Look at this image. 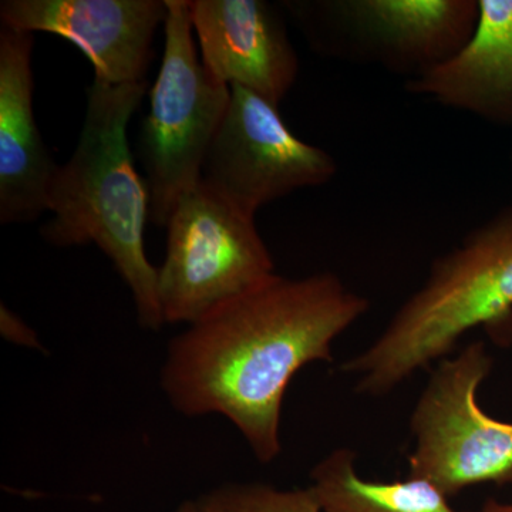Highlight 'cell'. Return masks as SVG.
<instances>
[{
	"label": "cell",
	"instance_id": "3957f363",
	"mask_svg": "<svg viewBox=\"0 0 512 512\" xmlns=\"http://www.w3.org/2000/svg\"><path fill=\"white\" fill-rule=\"evenodd\" d=\"M477 328L498 345L512 343V207L439 256L382 333L342 370L356 377L360 394L383 397L446 359Z\"/></svg>",
	"mask_w": 512,
	"mask_h": 512
},
{
	"label": "cell",
	"instance_id": "2e32d148",
	"mask_svg": "<svg viewBox=\"0 0 512 512\" xmlns=\"http://www.w3.org/2000/svg\"><path fill=\"white\" fill-rule=\"evenodd\" d=\"M485 505H487L490 512H512V503H500V501L493 500V498L488 500Z\"/></svg>",
	"mask_w": 512,
	"mask_h": 512
},
{
	"label": "cell",
	"instance_id": "ba28073f",
	"mask_svg": "<svg viewBox=\"0 0 512 512\" xmlns=\"http://www.w3.org/2000/svg\"><path fill=\"white\" fill-rule=\"evenodd\" d=\"M338 165L322 148L286 126L279 106L241 86L231 100L202 168V183L247 214L335 177Z\"/></svg>",
	"mask_w": 512,
	"mask_h": 512
},
{
	"label": "cell",
	"instance_id": "9a60e30c",
	"mask_svg": "<svg viewBox=\"0 0 512 512\" xmlns=\"http://www.w3.org/2000/svg\"><path fill=\"white\" fill-rule=\"evenodd\" d=\"M0 333L3 339L15 343V345L25 346V348L39 350L43 352L45 346L40 342L39 336L35 330L30 328L18 313L9 309L5 303L0 305Z\"/></svg>",
	"mask_w": 512,
	"mask_h": 512
},
{
	"label": "cell",
	"instance_id": "5bb4252c",
	"mask_svg": "<svg viewBox=\"0 0 512 512\" xmlns=\"http://www.w3.org/2000/svg\"><path fill=\"white\" fill-rule=\"evenodd\" d=\"M202 512H322L311 488L279 490L262 483H232L197 498Z\"/></svg>",
	"mask_w": 512,
	"mask_h": 512
},
{
	"label": "cell",
	"instance_id": "e0dca14e",
	"mask_svg": "<svg viewBox=\"0 0 512 512\" xmlns=\"http://www.w3.org/2000/svg\"><path fill=\"white\" fill-rule=\"evenodd\" d=\"M173 512H202L197 500L184 501L183 504L178 505Z\"/></svg>",
	"mask_w": 512,
	"mask_h": 512
},
{
	"label": "cell",
	"instance_id": "52a82bcc",
	"mask_svg": "<svg viewBox=\"0 0 512 512\" xmlns=\"http://www.w3.org/2000/svg\"><path fill=\"white\" fill-rule=\"evenodd\" d=\"M311 42L420 76L456 55L478 22L476 0L284 2Z\"/></svg>",
	"mask_w": 512,
	"mask_h": 512
},
{
	"label": "cell",
	"instance_id": "8fae6325",
	"mask_svg": "<svg viewBox=\"0 0 512 512\" xmlns=\"http://www.w3.org/2000/svg\"><path fill=\"white\" fill-rule=\"evenodd\" d=\"M33 33L0 30V224H26L49 211L59 165L33 111Z\"/></svg>",
	"mask_w": 512,
	"mask_h": 512
},
{
	"label": "cell",
	"instance_id": "30bf717a",
	"mask_svg": "<svg viewBox=\"0 0 512 512\" xmlns=\"http://www.w3.org/2000/svg\"><path fill=\"white\" fill-rule=\"evenodd\" d=\"M201 62L218 82L279 106L299 73L284 19L264 0H190Z\"/></svg>",
	"mask_w": 512,
	"mask_h": 512
},
{
	"label": "cell",
	"instance_id": "7c38bea8",
	"mask_svg": "<svg viewBox=\"0 0 512 512\" xmlns=\"http://www.w3.org/2000/svg\"><path fill=\"white\" fill-rule=\"evenodd\" d=\"M407 90L512 126V0H478L470 40L446 62L410 79Z\"/></svg>",
	"mask_w": 512,
	"mask_h": 512
},
{
	"label": "cell",
	"instance_id": "8992f818",
	"mask_svg": "<svg viewBox=\"0 0 512 512\" xmlns=\"http://www.w3.org/2000/svg\"><path fill=\"white\" fill-rule=\"evenodd\" d=\"M165 228L167 247L158 268L165 323L191 325L275 274L255 215L202 181L181 195Z\"/></svg>",
	"mask_w": 512,
	"mask_h": 512
},
{
	"label": "cell",
	"instance_id": "277c9868",
	"mask_svg": "<svg viewBox=\"0 0 512 512\" xmlns=\"http://www.w3.org/2000/svg\"><path fill=\"white\" fill-rule=\"evenodd\" d=\"M165 45L137 154L146 171L150 221L165 227L175 204L200 183L231 87L205 69L195 46L190 0H165Z\"/></svg>",
	"mask_w": 512,
	"mask_h": 512
},
{
	"label": "cell",
	"instance_id": "4fadbf2b",
	"mask_svg": "<svg viewBox=\"0 0 512 512\" xmlns=\"http://www.w3.org/2000/svg\"><path fill=\"white\" fill-rule=\"evenodd\" d=\"M356 453L339 447L312 468L311 491L322 512H463L439 488L420 478L370 481L357 473ZM490 512L487 505L480 511Z\"/></svg>",
	"mask_w": 512,
	"mask_h": 512
},
{
	"label": "cell",
	"instance_id": "7a4b0ae2",
	"mask_svg": "<svg viewBox=\"0 0 512 512\" xmlns=\"http://www.w3.org/2000/svg\"><path fill=\"white\" fill-rule=\"evenodd\" d=\"M147 82L87 87L82 133L70 160L59 165L49 192L52 218L40 228L57 248L96 245L126 282L141 328L165 325L158 299V268L146 252L150 192L138 174L127 128Z\"/></svg>",
	"mask_w": 512,
	"mask_h": 512
},
{
	"label": "cell",
	"instance_id": "9c48e42d",
	"mask_svg": "<svg viewBox=\"0 0 512 512\" xmlns=\"http://www.w3.org/2000/svg\"><path fill=\"white\" fill-rule=\"evenodd\" d=\"M165 0H3L2 28L50 33L76 46L107 84L146 82Z\"/></svg>",
	"mask_w": 512,
	"mask_h": 512
},
{
	"label": "cell",
	"instance_id": "5b68a950",
	"mask_svg": "<svg viewBox=\"0 0 512 512\" xmlns=\"http://www.w3.org/2000/svg\"><path fill=\"white\" fill-rule=\"evenodd\" d=\"M483 340L437 363L410 417L414 440L409 476L429 481L448 498L481 484H512V421L478 403L493 372Z\"/></svg>",
	"mask_w": 512,
	"mask_h": 512
},
{
	"label": "cell",
	"instance_id": "6da1fadb",
	"mask_svg": "<svg viewBox=\"0 0 512 512\" xmlns=\"http://www.w3.org/2000/svg\"><path fill=\"white\" fill-rule=\"evenodd\" d=\"M369 308L332 272L269 276L170 340L165 397L185 417H225L256 460L271 464L282 453V404L293 377L332 362L335 340Z\"/></svg>",
	"mask_w": 512,
	"mask_h": 512
}]
</instances>
